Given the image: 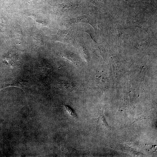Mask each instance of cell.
<instances>
[{
	"mask_svg": "<svg viewBox=\"0 0 157 157\" xmlns=\"http://www.w3.org/2000/svg\"><path fill=\"white\" fill-rule=\"evenodd\" d=\"M57 85L60 88L64 90H69L74 87V85L71 83L64 81H58Z\"/></svg>",
	"mask_w": 157,
	"mask_h": 157,
	"instance_id": "2",
	"label": "cell"
},
{
	"mask_svg": "<svg viewBox=\"0 0 157 157\" xmlns=\"http://www.w3.org/2000/svg\"><path fill=\"white\" fill-rule=\"evenodd\" d=\"M18 60L17 56L15 53L12 52L9 54L3 62L8 65L13 66L14 65L17 64Z\"/></svg>",
	"mask_w": 157,
	"mask_h": 157,
	"instance_id": "1",
	"label": "cell"
},
{
	"mask_svg": "<svg viewBox=\"0 0 157 157\" xmlns=\"http://www.w3.org/2000/svg\"><path fill=\"white\" fill-rule=\"evenodd\" d=\"M65 106L66 110L68 111L70 115L74 117L76 116L75 113L71 108L67 106Z\"/></svg>",
	"mask_w": 157,
	"mask_h": 157,
	"instance_id": "3",
	"label": "cell"
}]
</instances>
